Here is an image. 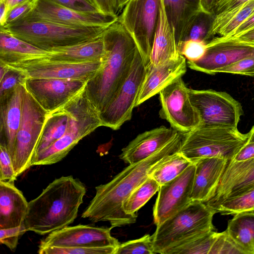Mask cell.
<instances>
[{
    "label": "cell",
    "mask_w": 254,
    "mask_h": 254,
    "mask_svg": "<svg viewBox=\"0 0 254 254\" xmlns=\"http://www.w3.org/2000/svg\"><path fill=\"white\" fill-rule=\"evenodd\" d=\"M229 161L220 157H204L194 162L195 171L191 201L204 203L214 195Z\"/></svg>",
    "instance_id": "23"
},
{
    "label": "cell",
    "mask_w": 254,
    "mask_h": 254,
    "mask_svg": "<svg viewBox=\"0 0 254 254\" xmlns=\"http://www.w3.org/2000/svg\"><path fill=\"white\" fill-rule=\"evenodd\" d=\"M168 19L179 42L185 29L201 10L200 0H163Z\"/></svg>",
    "instance_id": "29"
},
{
    "label": "cell",
    "mask_w": 254,
    "mask_h": 254,
    "mask_svg": "<svg viewBox=\"0 0 254 254\" xmlns=\"http://www.w3.org/2000/svg\"><path fill=\"white\" fill-rule=\"evenodd\" d=\"M253 0H223L217 7L215 17L218 19H223L237 10L244 3Z\"/></svg>",
    "instance_id": "46"
},
{
    "label": "cell",
    "mask_w": 254,
    "mask_h": 254,
    "mask_svg": "<svg viewBox=\"0 0 254 254\" xmlns=\"http://www.w3.org/2000/svg\"><path fill=\"white\" fill-rule=\"evenodd\" d=\"M26 231L24 223L17 227L0 229V242L14 252L19 239Z\"/></svg>",
    "instance_id": "43"
},
{
    "label": "cell",
    "mask_w": 254,
    "mask_h": 254,
    "mask_svg": "<svg viewBox=\"0 0 254 254\" xmlns=\"http://www.w3.org/2000/svg\"><path fill=\"white\" fill-rule=\"evenodd\" d=\"M25 92V84H22L0 98V144L6 147L12 161L22 118Z\"/></svg>",
    "instance_id": "22"
},
{
    "label": "cell",
    "mask_w": 254,
    "mask_h": 254,
    "mask_svg": "<svg viewBox=\"0 0 254 254\" xmlns=\"http://www.w3.org/2000/svg\"><path fill=\"white\" fill-rule=\"evenodd\" d=\"M218 72L254 76V55L225 67Z\"/></svg>",
    "instance_id": "45"
},
{
    "label": "cell",
    "mask_w": 254,
    "mask_h": 254,
    "mask_svg": "<svg viewBox=\"0 0 254 254\" xmlns=\"http://www.w3.org/2000/svg\"><path fill=\"white\" fill-rule=\"evenodd\" d=\"M10 154L6 147L0 144V181L16 180Z\"/></svg>",
    "instance_id": "44"
},
{
    "label": "cell",
    "mask_w": 254,
    "mask_h": 254,
    "mask_svg": "<svg viewBox=\"0 0 254 254\" xmlns=\"http://www.w3.org/2000/svg\"><path fill=\"white\" fill-rule=\"evenodd\" d=\"M254 55V46L233 38L215 37L206 44L203 56L188 61L191 69L214 75L219 70Z\"/></svg>",
    "instance_id": "14"
},
{
    "label": "cell",
    "mask_w": 254,
    "mask_h": 254,
    "mask_svg": "<svg viewBox=\"0 0 254 254\" xmlns=\"http://www.w3.org/2000/svg\"><path fill=\"white\" fill-rule=\"evenodd\" d=\"M190 99L197 111L200 125L238 128L243 110L241 103L227 93L189 88Z\"/></svg>",
    "instance_id": "11"
},
{
    "label": "cell",
    "mask_w": 254,
    "mask_h": 254,
    "mask_svg": "<svg viewBox=\"0 0 254 254\" xmlns=\"http://www.w3.org/2000/svg\"><path fill=\"white\" fill-rule=\"evenodd\" d=\"M254 157V142H247L231 160L242 161Z\"/></svg>",
    "instance_id": "48"
},
{
    "label": "cell",
    "mask_w": 254,
    "mask_h": 254,
    "mask_svg": "<svg viewBox=\"0 0 254 254\" xmlns=\"http://www.w3.org/2000/svg\"><path fill=\"white\" fill-rule=\"evenodd\" d=\"M223 0H200L201 10L215 15V11Z\"/></svg>",
    "instance_id": "51"
},
{
    "label": "cell",
    "mask_w": 254,
    "mask_h": 254,
    "mask_svg": "<svg viewBox=\"0 0 254 254\" xmlns=\"http://www.w3.org/2000/svg\"><path fill=\"white\" fill-rule=\"evenodd\" d=\"M106 52L100 68L86 83V95L101 112L114 98L127 79L136 52V44L118 20L104 32Z\"/></svg>",
    "instance_id": "2"
},
{
    "label": "cell",
    "mask_w": 254,
    "mask_h": 254,
    "mask_svg": "<svg viewBox=\"0 0 254 254\" xmlns=\"http://www.w3.org/2000/svg\"><path fill=\"white\" fill-rule=\"evenodd\" d=\"M254 186V157L228 162L213 196L205 203L212 209L227 198Z\"/></svg>",
    "instance_id": "19"
},
{
    "label": "cell",
    "mask_w": 254,
    "mask_h": 254,
    "mask_svg": "<svg viewBox=\"0 0 254 254\" xmlns=\"http://www.w3.org/2000/svg\"><path fill=\"white\" fill-rule=\"evenodd\" d=\"M216 212L205 203L191 201L186 207L156 226L152 235L154 254L195 236L214 230L212 223Z\"/></svg>",
    "instance_id": "5"
},
{
    "label": "cell",
    "mask_w": 254,
    "mask_h": 254,
    "mask_svg": "<svg viewBox=\"0 0 254 254\" xmlns=\"http://www.w3.org/2000/svg\"><path fill=\"white\" fill-rule=\"evenodd\" d=\"M2 27L14 36L48 51L97 38L108 28L70 27L37 20L22 21Z\"/></svg>",
    "instance_id": "7"
},
{
    "label": "cell",
    "mask_w": 254,
    "mask_h": 254,
    "mask_svg": "<svg viewBox=\"0 0 254 254\" xmlns=\"http://www.w3.org/2000/svg\"><path fill=\"white\" fill-rule=\"evenodd\" d=\"M86 81L75 79L28 78L26 90L48 113L69 102L85 88Z\"/></svg>",
    "instance_id": "16"
},
{
    "label": "cell",
    "mask_w": 254,
    "mask_h": 254,
    "mask_svg": "<svg viewBox=\"0 0 254 254\" xmlns=\"http://www.w3.org/2000/svg\"><path fill=\"white\" fill-rule=\"evenodd\" d=\"M27 78L28 77L23 70L17 67L9 66L7 71L0 79V98L8 94L18 86L25 84Z\"/></svg>",
    "instance_id": "39"
},
{
    "label": "cell",
    "mask_w": 254,
    "mask_h": 254,
    "mask_svg": "<svg viewBox=\"0 0 254 254\" xmlns=\"http://www.w3.org/2000/svg\"><path fill=\"white\" fill-rule=\"evenodd\" d=\"M52 0L63 6L79 11L100 12L97 7L93 3L87 0Z\"/></svg>",
    "instance_id": "47"
},
{
    "label": "cell",
    "mask_w": 254,
    "mask_h": 254,
    "mask_svg": "<svg viewBox=\"0 0 254 254\" xmlns=\"http://www.w3.org/2000/svg\"><path fill=\"white\" fill-rule=\"evenodd\" d=\"M48 114L25 89L12 161L17 177L32 166Z\"/></svg>",
    "instance_id": "8"
},
{
    "label": "cell",
    "mask_w": 254,
    "mask_h": 254,
    "mask_svg": "<svg viewBox=\"0 0 254 254\" xmlns=\"http://www.w3.org/2000/svg\"><path fill=\"white\" fill-rule=\"evenodd\" d=\"M218 232L212 230L188 239L162 254H208Z\"/></svg>",
    "instance_id": "33"
},
{
    "label": "cell",
    "mask_w": 254,
    "mask_h": 254,
    "mask_svg": "<svg viewBox=\"0 0 254 254\" xmlns=\"http://www.w3.org/2000/svg\"><path fill=\"white\" fill-rule=\"evenodd\" d=\"M186 58L180 55L178 58L158 65L149 63L136 101L135 107L154 96L186 72Z\"/></svg>",
    "instance_id": "21"
},
{
    "label": "cell",
    "mask_w": 254,
    "mask_h": 254,
    "mask_svg": "<svg viewBox=\"0 0 254 254\" xmlns=\"http://www.w3.org/2000/svg\"><path fill=\"white\" fill-rule=\"evenodd\" d=\"M146 72V66L137 49L127 79L114 98L99 113L102 126L117 130L131 119Z\"/></svg>",
    "instance_id": "10"
},
{
    "label": "cell",
    "mask_w": 254,
    "mask_h": 254,
    "mask_svg": "<svg viewBox=\"0 0 254 254\" xmlns=\"http://www.w3.org/2000/svg\"><path fill=\"white\" fill-rule=\"evenodd\" d=\"M212 209L222 215L254 211V186L239 195L227 198Z\"/></svg>",
    "instance_id": "35"
},
{
    "label": "cell",
    "mask_w": 254,
    "mask_h": 254,
    "mask_svg": "<svg viewBox=\"0 0 254 254\" xmlns=\"http://www.w3.org/2000/svg\"><path fill=\"white\" fill-rule=\"evenodd\" d=\"M232 38L236 39L244 43L254 46V30L246 33L239 36Z\"/></svg>",
    "instance_id": "52"
},
{
    "label": "cell",
    "mask_w": 254,
    "mask_h": 254,
    "mask_svg": "<svg viewBox=\"0 0 254 254\" xmlns=\"http://www.w3.org/2000/svg\"><path fill=\"white\" fill-rule=\"evenodd\" d=\"M249 133L238 128L199 125L186 133L180 152L194 163L204 157L232 160L247 142Z\"/></svg>",
    "instance_id": "6"
},
{
    "label": "cell",
    "mask_w": 254,
    "mask_h": 254,
    "mask_svg": "<svg viewBox=\"0 0 254 254\" xmlns=\"http://www.w3.org/2000/svg\"><path fill=\"white\" fill-rule=\"evenodd\" d=\"M226 231L245 254H254V211L234 214Z\"/></svg>",
    "instance_id": "28"
},
{
    "label": "cell",
    "mask_w": 254,
    "mask_h": 254,
    "mask_svg": "<svg viewBox=\"0 0 254 254\" xmlns=\"http://www.w3.org/2000/svg\"><path fill=\"white\" fill-rule=\"evenodd\" d=\"M28 202L14 182L0 181V229L24 223Z\"/></svg>",
    "instance_id": "24"
},
{
    "label": "cell",
    "mask_w": 254,
    "mask_h": 254,
    "mask_svg": "<svg viewBox=\"0 0 254 254\" xmlns=\"http://www.w3.org/2000/svg\"><path fill=\"white\" fill-rule=\"evenodd\" d=\"M206 44L204 42L190 40L179 43L178 48L180 54L188 61H196L203 56Z\"/></svg>",
    "instance_id": "41"
},
{
    "label": "cell",
    "mask_w": 254,
    "mask_h": 254,
    "mask_svg": "<svg viewBox=\"0 0 254 254\" xmlns=\"http://www.w3.org/2000/svg\"><path fill=\"white\" fill-rule=\"evenodd\" d=\"M254 30V14L248 18L229 37L232 38L239 36L246 33Z\"/></svg>",
    "instance_id": "50"
},
{
    "label": "cell",
    "mask_w": 254,
    "mask_h": 254,
    "mask_svg": "<svg viewBox=\"0 0 254 254\" xmlns=\"http://www.w3.org/2000/svg\"><path fill=\"white\" fill-rule=\"evenodd\" d=\"M70 114L67 103L61 108L48 113L35 156L64 135L67 129Z\"/></svg>",
    "instance_id": "30"
},
{
    "label": "cell",
    "mask_w": 254,
    "mask_h": 254,
    "mask_svg": "<svg viewBox=\"0 0 254 254\" xmlns=\"http://www.w3.org/2000/svg\"><path fill=\"white\" fill-rule=\"evenodd\" d=\"M129 0H128V1H129Z\"/></svg>",
    "instance_id": "59"
},
{
    "label": "cell",
    "mask_w": 254,
    "mask_h": 254,
    "mask_svg": "<svg viewBox=\"0 0 254 254\" xmlns=\"http://www.w3.org/2000/svg\"><path fill=\"white\" fill-rule=\"evenodd\" d=\"M39 0H27L10 10L7 14L3 27L20 22L29 16L35 9Z\"/></svg>",
    "instance_id": "42"
},
{
    "label": "cell",
    "mask_w": 254,
    "mask_h": 254,
    "mask_svg": "<svg viewBox=\"0 0 254 254\" xmlns=\"http://www.w3.org/2000/svg\"><path fill=\"white\" fill-rule=\"evenodd\" d=\"M180 55L174 30L167 16L163 0H160L159 17L150 58V64H160Z\"/></svg>",
    "instance_id": "27"
},
{
    "label": "cell",
    "mask_w": 254,
    "mask_h": 254,
    "mask_svg": "<svg viewBox=\"0 0 254 254\" xmlns=\"http://www.w3.org/2000/svg\"><path fill=\"white\" fill-rule=\"evenodd\" d=\"M254 14V0L244 3L237 10L219 23L214 33L220 37H229L248 18Z\"/></svg>",
    "instance_id": "36"
},
{
    "label": "cell",
    "mask_w": 254,
    "mask_h": 254,
    "mask_svg": "<svg viewBox=\"0 0 254 254\" xmlns=\"http://www.w3.org/2000/svg\"><path fill=\"white\" fill-rule=\"evenodd\" d=\"M128 0H117L116 13L123 9Z\"/></svg>",
    "instance_id": "55"
},
{
    "label": "cell",
    "mask_w": 254,
    "mask_h": 254,
    "mask_svg": "<svg viewBox=\"0 0 254 254\" xmlns=\"http://www.w3.org/2000/svg\"><path fill=\"white\" fill-rule=\"evenodd\" d=\"M208 254H245L228 235L226 230L218 232Z\"/></svg>",
    "instance_id": "40"
},
{
    "label": "cell",
    "mask_w": 254,
    "mask_h": 254,
    "mask_svg": "<svg viewBox=\"0 0 254 254\" xmlns=\"http://www.w3.org/2000/svg\"><path fill=\"white\" fill-rule=\"evenodd\" d=\"M160 188V185L154 179L148 177L124 201V210L127 214L136 215V212L159 191Z\"/></svg>",
    "instance_id": "34"
},
{
    "label": "cell",
    "mask_w": 254,
    "mask_h": 254,
    "mask_svg": "<svg viewBox=\"0 0 254 254\" xmlns=\"http://www.w3.org/2000/svg\"><path fill=\"white\" fill-rule=\"evenodd\" d=\"M159 94L160 116L172 128L187 133L201 124L199 115L191 102L189 88L182 77L165 87Z\"/></svg>",
    "instance_id": "12"
},
{
    "label": "cell",
    "mask_w": 254,
    "mask_h": 254,
    "mask_svg": "<svg viewBox=\"0 0 254 254\" xmlns=\"http://www.w3.org/2000/svg\"><path fill=\"white\" fill-rule=\"evenodd\" d=\"M7 6V13L14 7L27 0H3Z\"/></svg>",
    "instance_id": "54"
},
{
    "label": "cell",
    "mask_w": 254,
    "mask_h": 254,
    "mask_svg": "<svg viewBox=\"0 0 254 254\" xmlns=\"http://www.w3.org/2000/svg\"><path fill=\"white\" fill-rule=\"evenodd\" d=\"M103 247H48L39 248V254H115L116 248Z\"/></svg>",
    "instance_id": "37"
},
{
    "label": "cell",
    "mask_w": 254,
    "mask_h": 254,
    "mask_svg": "<svg viewBox=\"0 0 254 254\" xmlns=\"http://www.w3.org/2000/svg\"><path fill=\"white\" fill-rule=\"evenodd\" d=\"M160 0H130L125 5L120 22L134 41L146 66L150 63L157 28Z\"/></svg>",
    "instance_id": "9"
},
{
    "label": "cell",
    "mask_w": 254,
    "mask_h": 254,
    "mask_svg": "<svg viewBox=\"0 0 254 254\" xmlns=\"http://www.w3.org/2000/svg\"><path fill=\"white\" fill-rule=\"evenodd\" d=\"M214 18V14L200 10L187 25L178 44L190 40L209 42Z\"/></svg>",
    "instance_id": "32"
},
{
    "label": "cell",
    "mask_w": 254,
    "mask_h": 254,
    "mask_svg": "<svg viewBox=\"0 0 254 254\" xmlns=\"http://www.w3.org/2000/svg\"><path fill=\"white\" fill-rule=\"evenodd\" d=\"M181 133L165 126L144 131L122 149L120 158L129 165L137 163L164 148Z\"/></svg>",
    "instance_id": "20"
},
{
    "label": "cell",
    "mask_w": 254,
    "mask_h": 254,
    "mask_svg": "<svg viewBox=\"0 0 254 254\" xmlns=\"http://www.w3.org/2000/svg\"><path fill=\"white\" fill-rule=\"evenodd\" d=\"M195 171V165L193 163L179 176L160 186L153 211L156 226L191 201Z\"/></svg>",
    "instance_id": "15"
},
{
    "label": "cell",
    "mask_w": 254,
    "mask_h": 254,
    "mask_svg": "<svg viewBox=\"0 0 254 254\" xmlns=\"http://www.w3.org/2000/svg\"><path fill=\"white\" fill-rule=\"evenodd\" d=\"M7 9L5 2L0 0V27H3L6 23Z\"/></svg>",
    "instance_id": "53"
},
{
    "label": "cell",
    "mask_w": 254,
    "mask_h": 254,
    "mask_svg": "<svg viewBox=\"0 0 254 254\" xmlns=\"http://www.w3.org/2000/svg\"><path fill=\"white\" fill-rule=\"evenodd\" d=\"M103 34L97 38L73 45L52 49L48 51L50 53L45 59L68 63L102 61L106 52Z\"/></svg>",
    "instance_id": "26"
},
{
    "label": "cell",
    "mask_w": 254,
    "mask_h": 254,
    "mask_svg": "<svg viewBox=\"0 0 254 254\" xmlns=\"http://www.w3.org/2000/svg\"><path fill=\"white\" fill-rule=\"evenodd\" d=\"M249 138L247 142H254V125L251 128V130L248 132Z\"/></svg>",
    "instance_id": "56"
},
{
    "label": "cell",
    "mask_w": 254,
    "mask_h": 254,
    "mask_svg": "<svg viewBox=\"0 0 254 254\" xmlns=\"http://www.w3.org/2000/svg\"><path fill=\"white\" fill-rule=\"evenodd\" d=\"M115 254H154L152 236L147 234L140 238L121 243Z\"/></svg>",
    "instance_id": "38"
},
{
    "label": "cell",
    "mask_w": 254,
    "mask_h": 254,
    "mask_svg": "<svg viewBox=\"0 0 254 254\" xmlns=\"http://www.w3.org/2000/svg\"><path fill=\"white\" fill-rule=\"evenodd\" d=\"M118 19L117 15L79 11L52 0H39L34 11L22 21H43L75 27H108Z\"/></svg>",
    "instance_id": "13"
},
{
    "label": "cell",
    "mask_w": 254,
    "mask_h": 254,
    "mask_svg": "<svg viewBox=\"0 0 254 254\" xmlns=\"http://www.w3.org/2000/svg\"><path fill=\"white\" fill-rule=\"evenodd\" d=\"M50 52L38 48L10 33L0 30V61L9 65L46 59Z\"/></svg>",
    "instance_id": "25"
},
{
    "label": "cell",
    "mask_w": 254,
    "mask_h": 254,
    "mask_svg": "<svg viewBox=\"0 0 254 254\" xmlns=\"http://www.w3.org/2000/svg\"><path fill=\"white\" fill-rule=\"evenodd\" d=\"M113 228L79 224L66 226L49 234L41 240L39 248L48 247H117L121 243L111 234Z\"/></svg>",
    "instance_id": "17"
},
{
    "label": "cell",
    "mask_w": 254,
    "mask_h": 254,
    "mask_svg": "<svg viewBox=\"0 0 254 254\" xmlns=\"http://www.w3.org/2000/svg\"><path fill=\"white\" fill-rule=\"evenodd\" d=\"M185 135V133L181 132L161 150L142 161L129 165L109 182L96 187L95 195L81 217L93 223L108 221L113 228L135 222L137 215L127 214L123 203L158 164L180 151Z\"/></svg>",
    "instance_id": "1"
},
{
    "label": "cell",
    "mask_w": 254,
    "mask_h": 254,
    "mask_svg": "<svg viewBox=\"0 0 254 254\" xmlns=\"http://www.w3.org/2000/svg\"><path fill=\"white\" fill-rule=\"evenodd\" d=\"M192 163L179 151L158 164L149 177L154 179L161 186L179 176Z\"/></svg>",
    "instance_id": "31"
},
{
    "label": "cell",
    "mask_w": 254,
    "mask_h": 254,
    "mask_svg": "<svg viewBox=\"0 0 254 254\" xmlns=\"http://www.w3.org/2000/svg\"><path fill=\"white\" fill-rule=\"evenodd\" d=\"M102 61L68 63L43 59L10 66L22 69L28 78L75 79L87 82L100 68Z\"/></svg>",
    "instance_id": "18"
},
{
    "label": "cell",
    "mask_w": 254,
    "mask_h": 254,
    "mask_svg": "<svg viewBox=\"0 0 254 254\" xmlns=\"http://www.w3.org/2000/svg\"><path fill=\"white\" fill-rule=\"evenodd\" d=\"M67 105L70 119L65 133L49 147L38 153L33 159L32 166L58 163L80 140L102 126L99 113L90 102L84 89Z\"/></svg>",
    "instance_id": "4"
},
{
    "label": "cell",
    "mask_w": 254,
    "mask_h": 254,
    "mask_svg": "<svg viewBox=\"0 0 254 254\" xmlns=\"http://www.w3.org/2000/svg\"><path fill=\"white\" fill-rule=\"evenodd\" d=\"M113 4L115 12H116L117 0H111Z\"/></svg>",
    "instance_id": "57"
},
{
    "label": "cell",
    "mask_w": 254,
    "mask_h": 254,
    "mask_svg": "<svg viewBox=\"0 0 254 254\" xmlns=\"http://www.w3.org/2000/svg\"><path fill=\"white\" fill-rule=\"evenodd\" d=\"M99 11L109 15H117L111 0H91Z\"/></svg>",
    "instance_id": "49"
},
{
    "label": "cell",
    "mask_w": 254,
    "mask_h": 254,
    "mask_svg": "<svg viewBox=\"0 0 254 254\" xmlns=\"http://www.w3.org/2000/svg\"><path fill=\"white\" fill-rule=\"evenodd\" d=\"M88 0L89 1H90V2H92V3H93V2L92 1V0ZM93 4H94V3H93ZM94 5H95V4H94Z\"/></svg>",
    "instance_id": "58"
},
{
    "label": "cell",
    "mask_w": 254,
    "mask_h": 254,
    "mask_svg": "<svg viewBox=\"0 0 254 254\" xmlns=\"http://www.w3.org/2000/svg\"><path fill=\"white\" fill-rule=\"evenodd\" d=\"M86 191L84 185L72 176L56 179L28 202L24 220L27 231L45 235L71 224Z\"/></svg>",
    "instance_id": "3"
}]
</instances>
